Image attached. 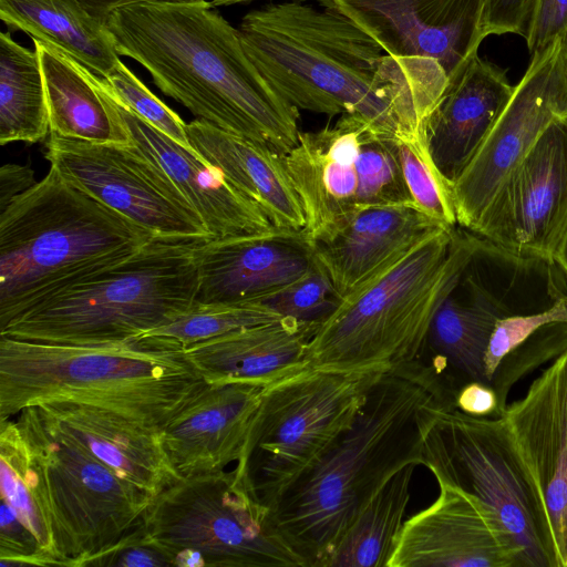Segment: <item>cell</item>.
I'll list each match as a JSON object with an SVG mask.
<instances>
[{
    "mask_svg": "<svg viewBox=\"0 0 567 567\" xmlns=\"http://www.w3.org/2000/svg\"><path fill=\"white\" fill-rule=\"evenodd\" d=\"M238 31L250 61L299 111L358 114L393 134L425 132L449 84L440 63L388 53L334 8L270 1L247 12Z\"/></svg>",
    "mask_w": 567,
    "mask_h": 567,
    "instance_id": "obj_1",
    "label": "cell"
},
{
    "mask_svg": "<svg viewBox=\"0 0 567 567\" xmlns=\"http://www.w3.org/2000/svg\"><path fill=\"white\" fill-rule=\"evenodd\" d=\"M457 390L420 359L379 375L351 425L268 508L305 567H327L377 492L402 467L423 464L424 436Z\"/></svg>",
    "mask_w": 567,
    "mask_h": 567,
    "instance_id": "obj_2",
    "label": "cell"
},
{
    "mask_svg": "<svg viewBox=\"0 0 567 567\" xmlns=\"http://www.w3.org/2000/svg\"><path fill=\"white\" fill-rule=\"evenodd\" d=\"M106 27L117 53L196 118L284 156L297 144L300 111L266 81L210 0L124 6Z\"/></svg>",
    "mask_w": 567,
    "mask_h": 567,
    "instance_id": "obj_3",
    "label": "cell"
},
{
    "mask_svg": "<svg viewBox=\"0 0 567 567\" xmlns=\"http://www.w3.org/2000/svg\"><path fill=\"white\" fill-rule=\"evenodd\" d=\"M206 383L185 349L162 338L71 346L0 336V420L74 402L163 429Z\"/></svg>",
    "mask_w": 567,
    "mask_h": 567,
    "instance_id": "obj_4",
    "label": "cell"
},
{
    "mask_svg": "<svg viewBox=\"0 0 567 567\" xmlns=\"http://www.w3.org/2000/svg\"><path fill=\"white\" fill-rule=\"evenodd\" d=\"M473 238L458 226H439L388 260L319 324L308 344L307 365L352 371L419 360Z\"/></svg>",
    "mask_w": 567,
    "mask_h": 567,
    "instance_id": "obj_5",
    "label": "cell"
},
{
    "mask_svg": "<svg viewBox=\"0 0 567 567\" xmlns=\"http://www.w3.org/2000/svg\"><path fill=\"white\" fill-rule=\"evenodd\" d=\"M154 238L50 166L0 213V328Z\"/></svg>",
    "mask_w": 567,
    "mask_h": 567,
    "instance_id": "obj_6",
    "label": "cell"
},
{
    "mask_svg": "<svg viewBox=\"0 0 567 567\" xmlns=\"http://www.w3.org/2000/svg\"><path fill=\"white\" fill-rule=\"evenodd\" d=\"M198 244L154 238L130 258L16 317L0 336L71 346L143 338L194 305Z\"/></svg>",
    "mask_w": 567,
    "mask_h": 567,
    "instance_id": "obj_7",
    "label": "cell"
},
{
    "mask_svg": "<svg viewBox=\"0 0 567 567\" xmlns=\"http://www.w3.org/2000/svg\"><path fill=\"white\" fill-rule=\"evenodd\" d=\"M384 370L307 365L264 389L235 466L260 505L269 508L351 425Z\"/></svg>",
    "mask_w": 567,
    "mask_h": 567,
    "instance_id": "obj_8",
    "label": "cell"
},
{
    "mask_svg": "<svg viewBox=\"0 0 567 567\" xmlns=\"http://www.w3.org/2000/svg\"><path fill=\"white\" fill-rule=\"evenodd\" d=\"M423 465L437 484L472 495L494 516L520 567H559L544 503L503 416L442 409L424 436Z\"/></svg>",
    "mask_w": 567,
    "mask_h": 567,
    "instance_id": "obj_9",
    "label": "cell"
},
{
    "mask_svg": "<svg viewBox=\"0 0 567 567\" xmlns=\"http://www.w3.org/2000/svg\"><path fill=\"white\" fill-rule=\"evenodd\" d=\"M145 536L178 567H305L236 470L179 477L150 503Z\"/></svg>",
    "mask_w": 567,
    "mask_h": 567,
    "instance_id": "obj_10",
    "label": "cell"
},
{
    "mask_svg": "<svg viewBox=\"0 0 567 567\" xmlns=\"http://www.w3.org/2000/svg\"><path fill=\"white\" fill-rule=\"evenodd\" d=\"M38 465L59 566L85 567L142 518L152 497L59 431L39 406L16 421Z\"/></svg>",
    "mask_w": 567,
    "mask_h": 567,
    "instance_id": "obj_11",
    "label": "cell"
},
{
    "mask_svg": "<svg viewBox=\"0 0 567 567\" xmlns=\"http://www.w3.org/2000/svg\"><path fill=\"white\" fill-rule=\"evenodd\" d=\"M567 297L554 259L522 256L474 234L472 249L427 334L435 354L462 380L489 384L485 355L496 323L547 310Z\"/></svg>",
    "mask_w": 567,
    "mask_h": 567,
    "instance_id": "obj_12",
    "label": "cell"
},
{
    "mask_svg": "<svg viewBox=\"0 0 567 567\" xmlns=\"http://www.w3.org/2000/svg\"><path fill=\"white\" fill-rule=\"evenodd\" d=\"M285 161L312 245L328 239L361 208L413 203L395 135L358 114H341L318 131H300Z\"/></svg>",
    "mask_w": 567,
    "mask_h": 567,
    "instance_id": "obj_13",
    "label": "cell"
},
{
    "mask_svg": "<svg viewBox=\"0 0 567 567\" xmlns=\"http://www.w3.org/2000/svg\"><path fill=\"white\" fill-rule=\"evenodd\" d=\"M45 148L47 161L64 181L155 238L213 239L175 184L131 141L97 143L50 133Z\"/></svg>",
    "mask_w": 567,
    "mask_h": 567,
    "instance_id": "obj_14",
    "label": "cell"
},
{
    "mask_svg": "<svg viewBox=\"0 0 567 567\" xmlns=\"http://www.w3.org/2000/svg\"><path fill=\"white\" fill-rule=\"evenodd\" d=\"M559 117H567V47L561 39L530 55L503 113L452 186L458 227L475 230L502 184Z\"/></svg>",
    "mask_w": 567,
    "mask_h": 567,
    "instance_id": "obj_15",
    "label": "cell"
},
{
    "mask_svg": "<svg viewBox=\"0 0 567 567\" xmlns=\"http://www.w3.org/2000/svg\"><path fill=\"white\" fill-rule=\"evenodd\" d=\"M567 229V117H559L502 184L473 234L512 252L554 259Z\"/></svg>",
    "mask_w": 567,
    "mask_h": 567,
    "instance_id": "obj_16",
    "label": "cell"
},
{
    "mask_svg": "<svg viewBox=\"0 0 567 567\" xmlns=\"http://www.w3.org/2000/svg\"><path fill=\"white\" fill-rule=\"evenodd\" d=\"M353 18L392 55L436 61L449 79L487 37V0H318Z\"/></svg>",
    "mask_w": 567,
    "mask_h": 567,
    "instance_id": "obj_17",
    "label": "cell"
},
{
    "mask_svg": "<svg viewBox=\"0 0 567 567\" xmlns=\"http://www.w3.org/2000/svg\"><path fill=\"white\" fill-rule=\"evenodd\" d=\"M439 486L435 501L404 522L388 567H520L517 548L475 497Z\"/></svg>",
    "mask_w": 567,
    "mask_h": 567,
    "instance_id": "obj_18",
    "label": "cell"
},
{
    "mask_svg": "<svg viewBox=\"0 0 567 567\" xmlns=\"http://www.w3.org/2000/svg\"><path fill=\"white\" fill-rule=\"evenodd\" d=\"M503 417L544 503L559 567H567V350Z\"/></svg>",
    "mask_w": 567,
    "mask_h": 567,
    "instance_id": "obj_19",
    "label": "cell"
},
{
    "mask_svg": "<svg viewBox=\"0 0 567 567\" xmlns=\"http://www.w3.org/2000/svg\"><path fill=\"white\" fill-rule=\"evenodd\" d=\"M195 255V301L200 303L257 300L299 278L315 261L303 229L277 227L199 243Z\"/></svg>",
    "mask_w": 567,
    "mask_h": 567,
    "instance_id": "obj_20",
    "label": "cell"
},
{
    "mask_svg": "<svg viewBox=\"0 0 567 567\" xmlns=\"http://www.w3.org/2000/svg\"><path fill=\"white\" fill-rule=\"evenodd\" d=\"M106 89L128 140L169 177L197 212L213 239L262 233L275 227L265 212L218 169L194 150L138 116L118 100L107 81Z\"/></svg>",
    "mask_w": 567,
    "mask_h": 567,
    "instance_id": "obj_21",
    "label": "cell"
},
{
    "mask_svg": "<svg viewBox=\"0 0 567 567\" xmlns=\"http://www.w3.org/2000/svg\"><path fill=\"white\" fill-rule=\"evenodd\" d=\"M265 388L249 382L206 383L165 424L164 447L181 477L237 463Z\"/></svg>",
    "mask_w": 567,
    "mask_h": 567,
    "instance_id": "obj_22",
    "label": "cell"
},
{
    "mask_svg": "<svg viewBox=\"0 0 567 567\" xmlns=\"http://www.w3.org/2000/svg\"><path fill=\"white\" fill-rule=\"evenodd\" d=\"M514 92L504 70L474 55L427 120L430 155L450 188L472 162Z\"/></svg>",
    "mask_w": 567,
    "mask_h": 567,
    "instance_id": "obj_23",
    "label": "cell"
},
{
    "mask_svg": "<svg viewBox=\"0 0 567 567\" xmlns=\"http://www.w3.org/2000/svg\"><path fill=\"white\" fill-rule=\"evenodd\" d=\"M35 406L64 435L152 498L181 477L166 454L162 429L90 404Z\"/></svg>",
    "mask_w": 567,
    "mask_h": 567,
    "instance_id": "obj_24",
    "label": "cell"
},
{
    "mask_svg": "<svg viewBox=\"0 0 567 567\" xmlns=\"http://www.w3.org/2000/svg\"><path fill=\"white\" fill-rule=\"evenodd\" d=\"M320 323L284 317L237 329L185 349L207 383H270L307 367L308 344Z\"/></svg>",
    "mask_w": 567,
    "mask_h": 567,
    "instance_id": "obj_25",
    "label": "cell"
},
{
    "mask_svg": "<svg viewBox=\"0 0 567 567\" xmlns=\"http://www.w3.org/2000/svg\"><path fill=\"white\" fill-rule=\"evenodd\" d=\"M439 226L413 203L369 206L357 210L328 239L315 244V257L342 298Z\"/></svg>",
    "mask_w": 567,
    "mask_h": 567,
    "instance_id": "obj_26",
    "label": "cell"
},
{
    "mask_svg": "<svg viewBox=\"0 0 567 567\" xmlns=\"http://www.w3.org/2000/svg\"><path fill=\"white\" fill-rule=\"evenodd\" d=\"M186 132L194 151L254 200L272 226L303 229V208L284 155L200 118L187 123Z\"/></svg>",
    "mask_w": 567,
    "mask_h": 567,
    "instance_id": "obj_27",
    "label": "cell"
},
{
    "mask_svg": "<svg viewBox=\"0 0 567 567\" xmlns=\"http://www.w3.org/2000/svg\"><path fill=\"white\" fill-rule=\"evenodd\" d=\"M44 82L50 133L97 143H127L106 80L58 47L32 39Z\"/></svg>",
    "mask_w": 567,
    "mask_h": 567,
    "instance_id": "obj_28",
    "label": "cell"
},
{
    "mask_svg": "<svg viewBox=\"0 0 567 567\" xmlns=\"http://www.w3.org/2000/svg\"><path fill=\"white\" fill-rule=\"evenodd\" d=\"M0 19L9 32L51 43L103 79L121 60L106 23L80 0H0Z\"/></svg>",
    "mask_w": 567,
    "mask_h": 567,
    "instance_id": "obj_29",
    "label": "cell"
},
{
    "mask_svg": "<svg viewBox=\"0 0 567 567\" xmlns=\"http://www.w3.org/2000/svg\"><path fill=\"white\" fill-rule=\"evenodd\" d=\"M50 134L44 82L37 50L0 33V145L37 143Z\"/></svg>",
    "mask_w": 567,
    "mask_h": 567,
    "instance_id": "obj_30",
    "label": "cell"
},
{
    "mask_svg": "<svg viewBox=\"0 0 567 567\" xmlns=\"http://www.w3.org/2000/svg\"><path fill=\"white\" fill-rule=\"evenodd\" d=\"M416 466L402 467L377 492L340 539L327 567H388L405 522Z\"/></svg>",
    "mask_w": 567,
    "mask_h": 567,
    "instance_id": "obj_31",
    "label": "cell"
},
{
    "mask_svg": "<svg viewBox=\"0 0 567 567\" xmlns=\"http://www.w3.org/2000/svg\"><path fill=\"white\" fill-rule=\"evenodd\" d=\"M0 491L1 501L33 533L51 566H59L42 478L19 425L11 419L0 420Z\"/></svg>",
    "mask_w": 567,
    "mask_h": 567,
    "instance_id": "obj_32",
    "label": "cell"
},
{
    "mask_svg": "<svg viewBox=\"0 0 567 567\" xmlns=\"http://www.w3.org/2000/svg\"><path fill=\"white\" fill-rule=\"evenodd\" d=\"M274 310L257 301L194 305L171 322L163 324L146 337L173 341L184 349L230 331L278 320Z\"/></svg>",
    "mask_w": 567,
    "mask_h": 567,
    "instance_id": "obj_33",
    "label": "cell"
},
{
    "mask_svg": "<svg viewBox=\"0 0 567 567\" xmlns=\"http://www.w3.org/2000/svg\"><path fill=\"white\" fill-rule=\"evenodd\" d=\"M394 135L403 178L413 204L437 224L457 227L451 188L430 155L425 132Z\"/></svg>",
    "mask_w": 567,
    "mask_h": 567,
    "instance_id": "obj_34",
    "label": "cell"
},
{
    "mask_svg": "<svg viewBox=\"0 0 567 567\" xmlns=\"http://www.w3.org/2000/svg\"><path fill=\"white\" fill-rule=\"evenodd\" d=\"M254 301L282 318L321 323L337 309L341 297L315 257L313 264L299 278Z\"/></svg>",
    "mask_w": 567,
    "mask_h": 567,
    "instance_id": "obj_35",
    "label": "cell"
},
{
    "mask_svg": "<svg viewBox=\"0 0 567 567\" xmlns=\"http://www.w3.org/2000/svg\"><path fill=\"white\" fill-rule=\"evenodd\" d=\"M566 350L567 322L558 321L543 326L507 353L492 379V386L497 393L503 412L506 410L507 398L514 384Z\"/></svg>",
    "mask_w": 567,
    "mask_h": 567,
    "instance_id": "obj_36",
    "label": "cell"
},
{
    "mask_svg": "<svg viewBox=\"0 0 567 567\" xmlns=\"http://www.w3.org/2000/svg\"><path fill=\"white\" fill-rule=\"evenodd\" d=\"M121 102L153 127L187 148L186 123L159 100L121 60L105 79Z\"/></svg>",
    "mask_w": 567,
    "mask_h": 567,
    "instance_id": "obj_37",
    "label": "cell"
},
{
    "mask_svg": "<svg viewBox=\"0 0 567 567\" xmlns=\"http://www.w3.org/2000/svg\"><path fill=\"white\" fill-rule=\"evenodd\" d=\"M567 322V297L551 308L527 315L501 319L492 333L485 355V371L489 384L502 359L535 331L551 322Z\"/></svg>",
    "mask_w": 567,
    "mask_h": 567,
    "instance_id": "obj_38",
    "label": "cell"
},
{
    "mask_svg": "<svg viewBox=\"0 0 567 567\" xmlns=\"http://www.w3.org/2000/svg\"><path fill=\"white\" fill-rule=\"evenodd\" d=\"M51 566L39 540L14 511L1 501L0 566Z\"/></svg>",
    "mask_w": 567,
    "mask_h": 567,
    "instance_id": "obj_39",
    "label": "cell"
},
{
    "mask_svg": "<svg viewBox=\"0 0 567 567\" xmlns=\"http://www.w3.org/2000/svg\"><path fill=\"white\" fill-rule=\"evenodd\" d=\"M173 566L168 556L144 534L141 520L117 543L91 559L85 567Z\"/></svg>",
    "mask_w": 567,
    "mask_h": 567,
    "instance_id": "obj_40",
    "label": "cell"
},
{
    "mask_svg": "<svg viewBox=\"0 0 567 567\" xmlns=\"http://www.w3.org/2000/svg\"><path fill=\"white\" fill-rule=\"evenodd\" d=\"M557 39L567 47V0H538L526 39L530 55Z\"/></svg>",
    "mask_w": 567,
    "mask_h": 567,
    "instance_id": "obj_41",
    "label": "cell"
},
{
    "mask_svg": "<svg viewBox=\"0 0 567 567\" xmlns=\"http://www.w3.org/2000/svg\"><path fill=\"white\" fill-rule=\"evenodd\" d=\"M538 0H487L485 31L491 34L514 33L528 37Z\"/></svg>",
    "mask_w": 567,
    "mask_h": 567,
    "instance_id": "obj_42",
    "label": "cell"
},
{
    "mask_svg": "<svg viewBox=\"0 0 567 567\" xmlns=\"http://www.w3.org/2000/svg\"><path fill=\"white\" fill-rule=\"evenodd\" d=\"M455 406L477 417H499L504 414L493 386L477 381L467 382L457 390Z\"/></svg>",
    "mask_w": 567,
    "mask_h": 567,
    "instance_id": "obj_43",
    "label": "cell"
},
{
    "mask_svg": "<svg viewBox=\"0 0 567 567\" xmlns=\"http://www.w3.org/2000/svg\"><path fill=\"white\" fill-rule=\"evenodd\" d=\"M35 183L34 172L31 167L19 164L2 165L0 168V213Z\"/></svg>",
    "mask_w": 567,
    "mask_h": 567,
    "instance_id": "obj_44",
    "label": "cell"
},
{
    "mask_svg": "<svg viewBox=\"0 0 567 567\" xmlns=\"http://www.w3.org/2000/svg\"><path fill=\"white\" fill-rule=\"evenodd\" d=\"M83 6L97 19L106 23L109 17L116 9L140 2L153 1H187V0H80ZM259 0H210L212 4L216 7H229L235 4H246ZM271 1V0H270Z\"/></svg>",
    "mask_w": 567,
    "mask_h": 567,
    "instance_id": "obj_45",
    "label": "cell"
},
{
    "mask_svg": "<svg viewBox=\"0 0 567 567\" xmlns=\"http://www.w3.org/2000/svg\"><path fill=\"white\" fill-rule=\"evenodd\" d=\"M554 260L567 277V229L565 230L564 236L559 243Z\"/></svg>",
    "mask_w": 567,
    "mask_h": 567,
    "instance_id": "obj_46",
    "label": "cell"
}]
</instances>
